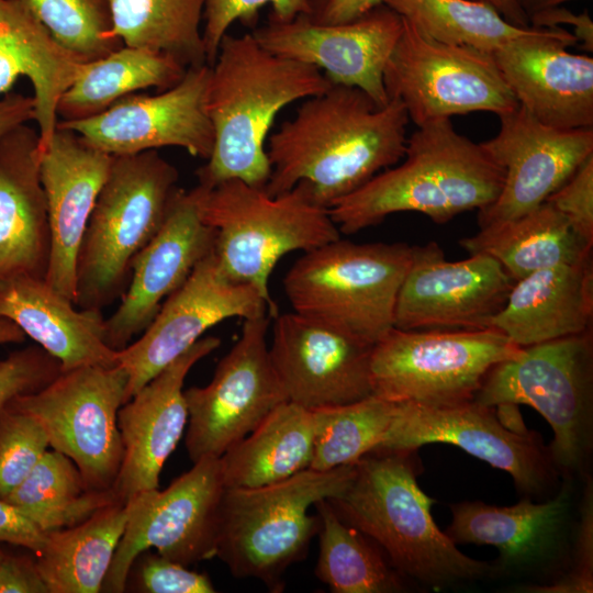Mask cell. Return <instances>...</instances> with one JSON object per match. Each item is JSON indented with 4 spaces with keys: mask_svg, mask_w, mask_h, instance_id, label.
<instances>
[{
    "mask_svg": "<svg viewBox=\"0 0 593 593\" xmlns=\"http://www.w3.org/2000/svg\"><path fill=\"white\" fill-rule=\"evenodd\" d=\"M175 58L154 51L123 45L110 54L82 64L57 104L59 121L98 115L136 91H164L187 71Z\"/></svg>",
    "mask_w": 593,
    "mask_h": 593,
    "instance_id": "836d02e7",
    "label": "cell"
},
{
    "mask_svg": "<svg viewBox=\"0 0 593 593\" xmlns=\"http://www.w3.org/2000/svg\"><path fill=\"white\" fill-rule=\"evenodd\" d=\"M33 97L8 92L0 98V139L15 127L34 120Z\"/></svg>",
    "mask_w": 593,
    "mask_h": 593,
    "instance_id": "816d5d0a",
    "label": "cell"
},
{
    "mask_svg": "<svg viewBox=\"0 0 593 593\" xmlns=\"http://www.w3.org/2000/svg\"><path fill=\"white\" fill-rule=\"evenodd\" d=\"M499 118L497 134L480 144L503 169V184L495 201L478 211L480 228L538 208L593 155V127L548 126L519 104Z\"/></svg>",
    "mask_w": 593,
    "mask_h": 593,
    "instance_id": "ffe728a7",
    "label": "cell"
},
{
    "mask_svg": "<svg viewBox=\"0 0 593 593\" xmlns=\"http://www.w3.org/2000/svg\"><path fill=\"white\" fill-rule=\"evenodd\" d=\"M415 451L367 454L355 462L349 483L329 503L404 578L439 590L494 578L493 563L466 556L435 524L430 510L436 500L417 483Z\"/></svg>",
    "mask_w": 593,
    "mask_h": 593,
    "instance_id": "3957f363",
    "label": "cell"
},
{
    "mask_svg": "<svg viewBox=\"0 0 593 593\" xmlns=\"http://www.w3.org/2000/svg\"><path fill=\"white\" fill-rule=\"evenodd\" d=\"M267 310L258 290L230 280L212 251L163 302L137 340L118 351V363L127 373L125 402L212 326L231 317L266 314Z\"/></svg>",
    "mask_w": 593,
    "mask_h": 593,
    "instance_id": "2e32d148",
    "label": "cell"
},
{
    "mask_svg": "<svg viewBox=\"0 0 593 593\" xmlns=\"http://www.w3.org/2000/svg\"><path fill=\"white\" fill-rule=\"evenodd\" d=\"M266 314L244 320L240 336L204 387L183 391L188 424L186 448L192 462L220 458L289 401L267 345Z\"/></svg>",
    "mask_w": 593,
    "mask_h": 593,
    "instance_id": "5bb4252c",
    "label": "cell"
},
{
    "mask_svg": "<svg viewBox=\"0 0 593 593\" xmlns=\"http://www.w3.org/2000/svg\"><path fill=\"white\" fill-rule=\"evenodd\" d=\"M459 244L470 255L494 258L514 281L592 254V248L548 202L513 220L480 228Z\"/></svg>",
    "mask_w": 593,
    "mask_h": 593,
    "instance_id": "1f68e13d",
    "label": "cell"
},
{
    "mask_svg": "<svg viewBox=\"0 0 593 593\" xmlns=\"http://www.w3.org/2000/svg\"><path fill=\"white\" fill-rule=\"evenodd\" d=\"M409 122L398 98L379 107L356 87L332 83L304 99L268 138L271 170L265 189L278 195L304 181L314 200L329 209L403 159Z\"/></svg>",
    "mask_w": 593,
    "mask_h": 593,
    "instance_id": "6da1fadb",
    "label": "cell"
},
{
    "mask_svg": "<svg viewBox=\"0 0 593 593\" xmlns=\"http://www.w3.org/2000/svg\"><path fill=\"white\" fill-rule=\"evenodd\" d=\"M109 1L112 37L166 54L187 68L206 64L200 29L203 0Z\"/></svg>",
    "mask_w": 593,
    "mask_h": 593,
    "instance_id": "8d00e7d4",
    "label": "cell"
},
{
    "mask_svg": "<svg viewBox=\"0 0 593 593\" xmlns=\"http://www.w3.org/2000/svg\"><path fill=\"white\" fill-rule=\"evenodd\" d=\"M210 74L206 64L189 67L178 83L157 94L133 93L98 115L57 125L111 156L176 146L208 159L214 145L208 113Z\"/></svg>",
    "mask_w": 593,
    "mask_h": 593,
    "instance_id": "e0dca14e",
    "label": "cell"
},
{
    "mask_svg": "<svg viewBox=\"0 0 593 593\" xmlns=\"http://www.w3.org/2000/svg\"><path fill=\"white\" fill-rule=\"evenodd\" d=\"M572 32L537 27L491 54L519 105L545 125L593 127V58L573 54Z\"/></svg>",
    "mask_w": 593,
    "mask_h": 593,
    "instance_id": "cb8c5ba5",
    "label": "cell"
},
{
    "mask_svg": "<svg viewBox=\"0 0 593 593\" xmlns=\"http://www.w3.org/2000/svg\"><path fill=\"white\" fill-rule=\"evenodd\" d=\"M333 82L316 67L276 55L251 33L222 38L208 89L214 145L198 170L212 188L238 179L265 188L270 176L268 132L288 104L317 96Z\"/></svg>",
    "mask_w": 593,
    "mask_h": 593,
    "instance_id": "7a4b0ae2",
    "label": "cell"
},
{
    "mask_svg": "<svg viewBox=\"0 0 593 593\" xmlns=\"http://www.w3.org/2000/svg\"><path fill=\"white\" fill-rule=\"evenodd\" d=\"M416 245L338 238L304 253L283 288L294 312L374 345L394 324L401 284Z\"/></svg>",
    "mask_w": 593,
    "mask_h": 593,
    "instance_id": "ba28073f",
    "label": "cell"
},
{
    "mask_svg": "<svg viewBox=\"0 0 593 593\" xmlns=\"http://www.w3.org/2000/svg\"><path fill=\"white\" fill-rule=\"evenodd\" d=\"M220 345L216 336L201 337L120 407L123 458L112 488L119 502L126 503L139 492L158 488L164 465L188 424L186 377Z\"/></svg>",
    "mask_w": 593,
    "mask_h": 593,
    "instance_id": "d4e9b609",
    "label": "cell"
},
{
    "mask_svg": "<svg viewBox=\"0 0 593 593\" xmlns=\"http://www.w3.org/2000/svg\"><path fill=\"white\" fill-rule=\"evenodd\" d=\"M205 187L178 189L160 228L132 262L131 278L113 314L105 342L120 351L153 321L163 302L213 251L215 231L201 215Z\"/></svg>",
    "mask_w": 593,
    "mask_h": 593,
    "instance_id": "7402d4cb",
    "label": "cell"
},
{
    "mask_svg": "<svg viewBox=\"0 0 593 593\" xmlns=\"http://www.w3.org/2000/svg\"><path fill=\"white\" fill-rule=\"evenodd\" d=\"M394 403L391 423L377 449L454 445L507 472L517 491L529 499L541 496L557 480L559 473L540 435L525 427H510L493 406L473 400L447 406Z\"/></svg>",
    "mask_w": 593,
    "mask_h": 593,
    "instance_id": "9a60e30c",
    "label": "cell"
},
{
    "mask_svg": "<svg viewBox=\"0 0 593 593\" xmlns=\"http://www.w3.org/2000/svg\"><path fill=\"white\" fill-rule=\"evenodd\" d=\"M4 501L45 534L75 526L118 502L112 490H89L76 465L54 449L43 455Z\"/></svg>",
    "mask_w": 593,
    "mask_h": 593,
    "instance_id": "d590c367",
    "label": "cell"
},
{
    "mask_svg": "<svg viewBox=\"0 0 593 593\" xmlns=\"http://www.w3.org/2000/svg\"><path fill=\"white\" fill-rule=\"evenodd\" d=\"M403 158L329 208L340 233L354 234L409 211L443 224L486 208L502 189L503 169L480 143L456 132L450 118L418 126Z\"/></svg>",
    "mask_w": 593,
    "mask_h": 593,
    "instance_id": "277c9868",
    "label": "cell"
},
{
    "mask_svg": "<svg viewBox=\"0 0 593 593\" xmlns=\"http://www.w3.org/2000/svg\"><path fill=\"white\" fill-rule=\"evenodd\" d=\"M112 156L90 145L72 130L57 128L40 155L51 232L45 282L76 300L77 259L81 240Z\"/></svg>",
    "mask_w": 593,
    "mask_h": 593,
    "instance_id": "484cf974",
    "label": "cell"
},
{
    "mask_svg": "<svg viewBox=\"0 0 593 593\" xmlns=\"http://www.w3.org/2000/svg\"><path fill=\"white\" fill-rule=\"evenodd\" d=\"M492 5L510 23L528 27L529 20L521 9L517 0H478Z\"/></svg>",
    "mask_w": 593,
    "mask_h": 593,
    "instance_id": "f5cc1de1",
    "label": "cell"
},
{
    "mask_svg": "<svg viewBox=\"0 0 593 593\" xmlns=\"http://www.w3.org/2000/svg\"><path fill=\"white\" fill-rule=\"evenodd\" d=\"M528 593H591L593 591V490L588 478L581 505L579 525L574 529L571 569L559 579L546 583L521 586Z\"/></svg>",
    "mask_w": 593,
    "mask_h": 593,
    "instance_id": "ee69618b",
    "label": "cell"
},
{
    "mask_svg": "<svg viewBox=\"0 0 593 593\" xmlns=\"http://www.w3.org/2000/svg\"><path fill=\"white\" fill-rule=\"evenodd\" d=\"M60 372V362L38 345L11 353L0 360V413L13 399L42 389Z\"/></svg>",
    "mask_w": 593,
    "mask_h": 593,
    "instance_id": "f6af8a7d",
    "label": "cell"
},
{
    "mask_svg": "<svg viewBox=\"0 0 593 593\" xmlns=\"http://www.w3.org/2000/svg\"><path fill=\"white\" fill-rule=\"evenodd\" d=\"M355 463L327 471L303 470L257 488H225L220 501L215 557L237 579H256L271 592L283 589V574L304 559L320 529L309 514L321 500L339 495Z\"/></svg>",
    "mask_w": 593,
    "mask_h": 593,
    "instance_id": "8992f818",
    "label": "cell"
},
{
    "mask_svg": "<svg viewBox=\"0 0 593 593\" xmlns=\"http://www.w3.org/2000/svg\"><path fill=\"white\" fill-rule=\"evenodd\" d=\"M0 44L33 85L40 152L57 128V104L83 60L65 49L20 0H0Z\"/></svg>",
    "mask_w": 593,
    "mask_h": 593,
    "instance_id": "4dcf8cb0",
    "label": "cell"
},
{
    "mask_svg": "<svg viewBox=\"0 0 593 593\" xmlns=\"http://www.w3.org/2000/svg\"><path fill=\"white\" fill-rule=\"evenodd\" d=\"M178 177L156 149L112 156L78 254V309L102 311L124 294L134 258L165 221Z\"/></svg>",
    "mask_w": 593,
    "mask_h": 593,
    "instance_id": "52a82bcc",
    "label": "cell"
},
{
    "mask_svg": "<svg viewBox=\"0 0 593 593\" xmlns=\"http://www.w3.org/2000/svg\"><path fill=\"white\" fill-rule=\"evenodd\" d=\"M0 593H48L35 559L9 553L0 547Z\"/></svg>",
    "mask_w": 593,
    "mask_h": 593,
    "instance_id": "7dc6e473",
    "label": "cell"
},
{
    "mask_svg": "<svg viewBox=\"0 0 593 593\" xmlns=\"http://www.w3.org/2000/svg\"><path fill=\"white\" fill-rule=\"evenodd\" d=\"M0 542L26 548L37 556L46 546L47 534L16 507L0 499Z\"/></svg>",
    "mask_w": 593,
    "mask_h": 593,
    "instance_id": "c3c4849f",
    "label": "cell"
},
{
    "mask_svg": "<svg viewBox=\"0 0 593 593\" xmlns=\"http://www.w3.org/2000/svg\"><path fill=\"white\" fill-rule=\"evenodd\" d=\"M589 247L593 246V155L547 201Z\"/></svg>",
    "mask_w": 593,
    "mask_h": 593,
    "instance_id": "bcb514c9",
    "label": "cell"
},
{
    "mask_svg": "<svg viewBox=\"0 0 593 593\" xmlns=\"http://www.w3.org/2000/svg\"><path fill=\"white\" fill-rule=\"evenodd\" d=\"M0 317L15 323L56 358L61 371L119 365L118 351L105 342L101 311L77 309L44 279L20 276L0 280Z\"/></svg>",
    "mask_w": 593,
    "mask_h": 593,
    "instance_id": "83f0119b",
    "label": "cell"
},
{
    "mask_svg": "<svg viewBox=\"0 0 593 593\" xmlns=\"http://www.w3.org/2000/svg\"><path fill=\"white\" fill-rule=\"evenodd\" d=\"M49 449L41 424L11 402L0 413V499L4 500Z\"/></svg>",
    "mask_w": 593,
    "mask_h": 593,
    "instance_id": "60d3db41",
    "label": "cell"
},
{
    "mask_svg": "<svg viewBox=\"0 0 593 593\" xmlns=\"http://www.w3.org/2000/svg\"><path fill=\"white\" fill-rule=\"evenodd\" d=\"M522 347L495 328L392 327L371 350L372 394L390 402L447 406L473 400L489 370Z\"/></svg>",
    "mask_w": 593,
    "mask_h": 593,
    "instance_id": "30bf717a",
    "label": "cell"
},
{
    "mask_svg": "<svg viewBox=\"0 0 593 593\" xmlns=\"http://www.w3.org/2000/svg\"><path fill=\"white\" fill-rule=\"evenodd\" d=\"M26 335L12 321L0 317V344H19L25 339Z\"/></svg>",
    "mask_w": 593,
    "mask_h": 593,
    "instance_id": "11a10c76",
    "label": "cell"
},
{
    "mask_svg": "<svg viewBox=\"0 0 593 593\" xmlns=\"http://www.w3.org/2000/svg\"><path fill=\"white\" fill-rule=\"evenodd\" d=\"M143 593H214L210 577L167 559L158 552L143 551L134 560L125 590Z\"/></svg>",
    "mask_w": 593,
    "mask_h": 593,
    "instance_id": "7bdbcfd3",
    "label": "cell"
},
{
    "mask_svg": "<svg viewBox=\"0 0 593 593\" xmlns=\"http://www.w3.org/2000/svg\"><path fill=\"white\" fill-rule=\"evenodd\" d=\"M314 507L320 517L315 575L334 593H399L404 577L363 533L339 517L328 500Z\"/></svg>",
    "mask_w": 593,
    "mask_h": 593,
    "instance_id": "e575fe53",
    "label": "cell"
},
{
    "mask_svg": "<svg viewBox=\"0 0 593 593\" xmlns=\"http://www.w3.org/2000/svg\"><path fill=\"white\" fill-rule=\"evenodd\" d=\"M514 283L488 255L448 261L437 243L416 245L396 298L393 326L404 331L490 328Z\"/></svg>",
    "mask_w": 593,
    "mask_h": 593,
    "instance_id": "ac0fdd59",
    "label": "cell"
},
{
    "mask_svg": "<svg viewBox=\"0 0 593 593\" xmlns=\"http://www.w3.org/2000/svg\"><path fill=\"white\" fill-rule=\"evenodd\" d=\"M402 30V16L381 3L347 23L318 24L300 14L268 19L251 34L269 52L314 66L333 83L356 87L384 107L383 71Z\"/></svg>",
    "mask_w": 593,
    "mask_h": 593,
    "instance_id": "d6986e66",
    "label": "cell"
},
{
    "mask_svg": "<svg viewBox=\"0 0 593 593\" xmlns=\"http://www.w3.org/2000/svg\"><path fill=\"white\" fill-rule=\"evenodd\" d=\"M127 503L113 502L86 521L47 534L35 559L48 593H98L128 519Z\"/></svg>",
    "mask_w": 593,
    "mask_h": 593,
    "instance_id": "d6a6232c",
    "label": "cell"
},
{
    "mask_svg": "<svg viewBox=\"0 0 593 593\" xmlns=\"http://www.w3.org/2000/svg\"><path fill=\"white\" fill-rule=\"evenodd\" d=\"M126 387L127 373L119 365L82 366L11 403L41 424L49 447L76 465L89 490L109 491L123 458L118 414Z\"/></svg>",
    "mask_w": 593,
    "mask_h": 593,
    "instance_id": "8fae6325",
    "label": "cell"
},
{
    "mask_svg": "<svg viewBox=\"0 0 593 593\" xmlns=\"http://www.w3.org/2000/svg\"><path fill=\"white\" fill-rule=\"evenodd\" d=\"M267 4L271 5L268 19L277 21H289L300 14H307L305 0H203L202 38L209 66L214 63L220 43L230 26L236 21L248 26L255 25L259 9Z\"/></svg>",
    "mask_w": 593,
    "mask_h": 593,
    "instance_id": "b9f144b4",
    "label": "cell"
},
{
    "mask_svg": "<svg viewBox=\"0 0 593 593\" xmlns=\"http://www.w3.org/2000/svg\"><path fill=\"white\" fill-rule=\"evenodd\" d=\"M402 19L383 82L389 99L398 98L417 127L477 111L499 116L518 107L491 54L435 41Z\"/></svg>",
    "mask_w": 593,
    "mask_h": 593,
    "instance_id": "7c38bea8",
    "label": "cell"
},
{
    "mask_svg": "<svg viewBox=\"0 0 593 593\" xmlns=\"http://www.w3.org/2000/svg\"><path fill=\"white\" fill-rule=\"evenodd\" d=\"M394 406V402L372 394L349 404L311 410L314 448L310 469L327 471L353 465L376 450Z\"/></svg>",
    "mask_w": 593,
    "mask_h": 593,
    "instance_id": "f35d334b",
    "label": "cell"
},
{
    "mask_svg": "<svg viewBox=\"0 0 593 593\" xmlns=\"http://www.w3.org/2000/svg\"><path fill=\"white\" fill-rule=\"evenodd\" d=\"M37 132L22 124L0 139V280L45 279L51 251Z\"/></svg>",
    "mask_w": 593,
    "mask_h": 593,
    "instance_id": "4316f807",
    "label": "cell"
},
{
    "mask_svg": "<svg viewBox=\"0 0 593 593\" xmlns=\"http://www.w3.org/2000/svg\"><path fill=\"white\" fill-rule=\"evenodd\" d=\"M68 52L83 61L123 46L112 37L109 0H20Z\"/></svg>",
    "mask_w": 593,
    "mask_h": 593,
    "instance_id": "ab89813d",
    "label": "cell"
},
{
    "mask_svg": "<svg viewBox=\"0 0 593 593\" xmlns=\"http://www.w3.org/2000/svg\"><path fill=\"white\" fill-rule=\"evenodd\" d=\"M314 434L311 410L287 401L221 457L225 488H257L310 469Z\"/></svg>",
    "mask_w": 593,
    "mask_h": 593,
    "instance_id": "f546056e",
    "label": "cell"
},
{
    "mask_svg": "<svg viewBox=\"0 0 593 593\" xmlns=\"http://www.w3.org/2000/svg\"><path fill=\"white\" fill-rule=\"evenodd\" d=\"M372 346L293 311L275 317L269 355L288 400L313 410L372 395Z\"/></svg>",
    "mask_w": 593,
    "mask_h": 593,
    "instance_id": "603a6c76",
    "label": "cell"
},
{
    "mask_svg": "<svg viewBox=\"0 0 593 593\" xmlns=\"http://www.w3.org/2000/svg\"><path fill=\"white\" fill-rule=\"evenodd\" d=\"M224 489L220 458H204L165 490H147L128 499V519L101 592H125L134 560L152 548L187 567L215 557Z\"/></svg>",
    "mask_w": 593,
    "mask_h": 593,
    "instance_id": "4fadbf2b",
    "label": "cell"
},
{
    "mask_svg": "<svg viewBox=\"0 0 593 593\" xmlns=\"http://www.w3.org/2000/svg\"><path fill=\"white\" fill-rule=\"evenodd\" d=\"M309 20L318 24H342L351 22L383 0H305Z\"/></svg>",
    "mask_w": 593,
    "mask_h": 593,
    "instance_id": "681fc988",
    "label": "cell"
},
{
    "mask_svg": "<svg viewBox=\"0 0 593 593\" xmlns=\"http://www.w3.org/2000/svg\"><path fill=\"white\" fill-rule=\"evenodd\" d=\"M383 3L435 41L486 54L537 29L514 25L492 5L478 0H383Z\"/></svg>",
    "mask_w": 593,
    "mask_h": 593,
    "instance_id": "74e56055",
    "label": "cell"
},
{
    "mask_svg": "<svg viewBox=\"0 0 593 593\" xmlns=\"http://www.w3.org/2000/svg\"><path fill=\"white\" fill-rule=\"evenodd\" d=\"M593 317L592 254L573 264L533 272L512 287L491 327L519 347L591 329Z\"/></svg>",
    "mask_w": 593,
    "mask_h": 593,
    "instance_id": "f1b7e54d",
    "label": "cell"
},
{
    "mask_svg": "<svg viewBox=\"0 0 593 593\" xmlns=\"http://www.w3.org/2000/svg\"><path fill=\"white\" fill-rule=\"evenodd\" d=\"M473 401L532 406L551 426L548 449L558 473H582L593 447L592 329L522 347L489 370Z\"/></svg>",
    "mask_w": 593,
    "mask_h": 593,
    "instance_id": "9c48e42d",
    "label": "cell"
},
{
    "mask_svg": "<svg viewBox=\"0 0 593 593\" xmlns=\"http://www.w3.org/2000/svg\"><path fill=\"white\" fill-rule=\"evenodd\" d=\"M573 486L567 481L552 499L533 503L529 497L512 506L481 501L451 504L452 521L444 533L456 544L493 546L494 578L545 574L572 553Z\"/></svg>",
    "mask_w": 593,
    "mask_h": 593,
    "instance_id": "44dd1931",
    "label": "cell"
},
{
    "mask_svg": "<svg viewBox=\"0 0 593 593\" xmlns=\"http://www.w3.org/2000/svg\"><path fill=\"white\" fill-rule=\"evenodd\" d=\"M204 187L201 215L215 231L217 265L233 282L257 289L276 317L269 292L273 268L287 254L306 253L340 238L329 209L314 200L304 181L278 195L238 179Z\"/></svg>",
    "mask_w": 593,
    "mask_h": 593,
    "instance_id": "5b68a950",
    "label": "cell"
},
{
    "mask_svg": "<svg viewBox=\"0 0 593 593\" xmlns=\"http://www.w3.org/2000/svg\"><path fill=\"white\" fill-rule=\"evenodd\" d=\"M530 26L535 27H556L571 25L572 34L575 36L581 47L588 52L593 51V21L588 11L575 14L567 8L559 5L541 11L529 19Z\"/></svg>",
    "mask_w": 593,
    "mask_h": 593,
    "instance_id": "f907efd6",
    "label": "cell"
},
{
    "mask_svg": "<svg viewBox=\"0 0 593 593\" xmlns=\"http://www.w3.org/2000/svg\"><path fill=\"white\" fill-rule=\"evenodd\" d=\"M572 0H517L521 9L526 14L528 20L545 10L562 5L563 3Z\"/></svg>",
    "mask_w": 593,
    "mask_h": 593,
    "instance_id": "db71d44e",
    "label": "cell"
}]
</instances>
